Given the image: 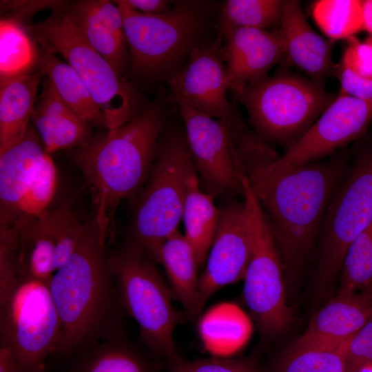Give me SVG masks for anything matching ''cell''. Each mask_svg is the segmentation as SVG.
I'll use <instances>...</instances> for the list:
<instances>
[{
  "label": "cell",
  "mask_w": 372,
  "mask_h": 372,
  "mask_svg": "<svg viewBox=\"0 0 372 372\" xmlns=\"http://www.w3.org/2000/svg\"><path fill=\"white\" fill-rule=\"evenodd\" d=\"M105 246L95 219L83 223L74 251L50 282L62 326L55 355L61 360H70L124 332V311Z\"/></svg>",
  "instance_id": "obj_1"
},
{
  "label": "cell",
  "mask_w": 372,
  "mask_h": 372,
  "mask_svg": "<svg viewBox=\"0 0 372 372\" xmlns=\"http://www.w3.org/2000/svg\"><path fill=\"white\" fill-rule=\"evenodd\" d=\"M167 118L163 106L147 103L125 124L97 134L72 154L92 193L94 219L106 242L114 236L118 205L147 180Z\"/></svg>",
  "instance_id": "obj_2"
},
{
  "label": "cell",
  "mask_w": 372,
  "mask_h": 372,
  "mask_svg": "<svg viewBox=\"0 0 372 372\" xmlns=\"http://www.w3.org/2000/svg\"><path fill=\"white\" fill-rule=\"evenodd\" d=\"M348 169L342 154L271 179H249L278 246L284 270L297 271L319 234L330 198Z\"/></svg>",
  "instance_id": "obj_3"
},
{
  "label": "cell",
  "mask_w": 372,
  "mask_h": 372,
  "mask_svg": "<svg viewBox=\"0 0 372 372\" xmlns=\"http://www.w3.org/2000/svg\"><path fill=\"white\" fill-rule=\"evenodd\" d=\"M122 308L136 323L149 353L165 362L180 355L174 331L180 314L156 262L131 239L107 253Z\"/></svg>",
  "instance_id": "obj_4"
},
{
  "label": "cell",
  "mask_w": 372,
  "mask_h": 372,
  "mask_svg": "<svg viewBox=\"0 0 372 372\" xmlns=\"http://www.w3.org/2000/svg\"><path fill=\"white\" fill-rule=\"evenodd\" d=\"M27 28L41 49L59 54L76 72L104 114L107 130L125 124L147 104L136 87L118 76L83 38L68 3Z\"/></svg>",
  "instance_id": "obj_5"
},
{
  "label": "cell",
  "mask_w": 372,
  "mask_h": 372,
  "mask_svg": "<svg viewBox=\"0 0 372 372\" xmlns=\"http://www.w3.org/2000/svg\"><path fill=\"white\" fill-rule=\"evenodd\" d=\"M196 176L185 136L167 134L158 144L131 227L130 239L156 263L161 247L178 230L189 184Z\"/></svg>",
  "instance_id": "obj_6"
},
{
  "label": "cell",
  "mask_w": 372,
  "mask_h": 372,
  "mask_svg": "<svg viewBox=\"0 0 372 372\" xmlns=\"http://www.w3.org/2000/svg\"><path fill=\"white\" fill-rule=\"evenodd\" d=\"M236 94L258 134L288 147L337 96L327 92L322 82L288 72L267 76Z\"/></svg>",
  "instance_id": "obj_7"
},
{
  "label": "cell",
  "mask_w": 372,
  "mask_h": 372,
  "mask_svg": "<svg viewBox=\"0 0 372 372\" xmlns=\"http://www.w3.org/2000/svg\"><path fill=\"white\" fill-rule=\"evenodd\" d=\"M114 2L123 21L129 68L145 79L167 72L192 50L207 8L203 1H180L164 13L147 14L130 8L123 0Z\"/></svg>",
  "instance_id": "obj_8"
},
{
  "label": "cell",
  "mask_w": 372,
  "mask_h": 372,
  "mask_svg": "<svg viewBox=\"0 0 372 372\" xmlns=\"http://www.w3.org/2000/svg\"><path fill=\"white\" fill-rule=\"evenodd\" d=\"M251 236V254L243 298L261 331L275 335L293 318L287 304L281 254L261 205L247 176L240 175Z\"/></svg>",
  "instance_id": "obj_9"
},
{
  "label": "cell",
  "mask_w": 372,
  "mask_h": 372,
  "mask_svg": "<svg viewBox=\"0 0 372 372\" xmlns=\"http://www.w3.org/2000/svg\"><path fill=\"white\" fill-rule=\"evenodd\" d=\"M49 285L19 279L0 305V347L13 355L24 372H46L47 360L60 344L61 322Z\"/></svg>",
  "instance_id": "obj_10"
},
{
  "label": "cell",
  "mask_w": 372,
  "mask_h": 372,
  "mask_svg": "<svg viewBox=\"0 0 372 372\" xmlns=\"http://www.w3.org/2000/svg\"><path fill=\"white\" fill-rule=\"evenodd\" d=\"M372 222V146L357 157L336 186L319 234L318 273L322 283L340 271L349 247Z\"/></svg>",
  "instance_id": "obj_11"
},
{
  "label": "cell",
  "mask_w": 372,
  "mask_h": 372,
  "mask_svg": "<svg viewBox=\"0 0 372 372\" xmlns=\"http://www.w3.org/2000/svg\"><path fill=\"white\" fill-rule=\"evenodd\" d=\"M19 279L50 284L54 273L68 260L80 238L81 223L62 203L39 214L17 218Z\"/></svg>",
  "instance_id": "obj_12"
},
{
  "label": "cell",
  "mask_w": 372,
  "mask_h": 372,
  "mask_svg": "<svg viewBox=\"0 0 372 372\" xmlns=\"http://www.w3.org/2000/svg\"><path fill=\"white\" fill-rule=\"evenodd\" d=\"M176 102L201 189L214 198L234 193L243 195L240 178L242 173L233 152L228 123L198 112L183 101Z\"/></svg>",
  "instance_id": "obj_13"
},
{
  "label": "cell",
  "mask_w": 372,
  "mask_h": 372,
  "mask_svg": "<svg viewBox=\"0 0 372 372\" xmlns=\"http://www.w3.org/2000/svg\"><path fill=\"white\" fill-rule=\"evenodd\" d=\"M219 209L218 229L199 276L205 304L223 287L244 280L251 258V236L244 202H227Z\"/></svg>",
  "instance_id": "obj_14"
},
{
  "label": "cell",
  "mask_w": 372,
  "mask_h": 372,
  "mask_svg": "<svg viewBox=\"0 0 372 372\" xmlns=\"http://www.w3.org/2000/svg\"><path fill=\"white\" fill-rule=\"evenodd\" d=\"M223 63L219 43L194 47L185 67L167 78L176 101H183L207 116L230 122L234 107L227 97Z\"/></svg>",
  "instance_id": "obj_15"
},
{
  "label": "cell",
  "mask_w": 372,
  "mask_h": 372,
  "mask_svg": "<svg viewBox=\"0 0 372 372\" xmlns=\"http://www.w3.org/2000/svg\"><path fill=\"white\" fill-rule=\"evenodd\" d=\"M220 34L226 83L235 93L267 77L269 70L285 56L279 30L233 28Z\"/></svg>",
  "instance_id": "obj_16"
},
{
  "label": "cell",
  "mask_w": 372,
  "mask_h": 372,
  "mask_svg": "<svg viewBox=\"0 0 372 372\" xmlns=\"http://www.w3.org/2000/svg\"><path fill=\"white\" fill-rule=\"evenodd\" d=\"M49 154L32 125L0 152V228L12 226L21 200Z\"/></svg>",
  "instance_id": "obj_17"
},
{
  "label": "cell",
  "mask_w": 372,
  "mask_h": 372,
  "mask_svg": "<svg viewBox=\"0 0 372 372\" xmlns=\"http://www.w3.org/2000/svg\"><path fill=\"white\" fill-rule=\"evenodd\" d=\"M68 9L83 38L124 77L129 50L117 5L107 0H81L68 3Z\"/></svg>",
  "instance_id": "obj_18"
},
{
  "label": "cell",
  "mask_w": 372,
  "mask_h": 372,
  "mask_svg": "<svg viewBox=\"0 0 372 372\" xmlns=\"http://www.w3.org/2000/svg\"><path fill=\"white\" fill-rule=\"evenodd\" d=\"M372 319V289L340 293L311 319L293 344L337 348Z\"/></svg>",
  "instance_id": "obj_19"
},
{
  "label": "cell",
  "mask_w": 372,
  "mask_h": 372,
  "mask_svg": "<svg viewBox=\"0 0 372 372\" xmlns=\"http://www.w3.org/2000/svg\"><path fill=\"white\" fill-rule=\"evenodd\" d=\"M31 121L48 154L84 147L94 137L92 125L60 97L48 79L43 83Z\"/></svg>",
  "instance_id": "obj_20"
},
{
  "label": "cell",
  "mask_w": 372,
  "mask_h": 372,
  "mask_svg": "<svg viewBox=\"0 0 372 372\" xmlns=\"http://www.w3.org/2000/svg\"><path fill=\"white\" fill-rule=\"evenodd\" d=\"M280 26L287 62L303 70L310 79L322 83L335 68L331 45L313 30L298 1H287Z\"/></svg>",
  "instance_id": "obj_21"
},
{
  "label": "cell",
  "mask_w": 372,
  "mask_h": 372,
  "mask_svg": "<svg viewBox=\"0 0 372 372\" xmlns=\"http://www.w3.org/2000/svg\"><path fill=\"white\" fill-rule=\"evenodd\" d=\"M157 263L165 269L173 297L181 304L189 318H196L205 304L199 289L200 267L192 248L178 230L161 247Z\"/></svg>",
  "instance_id": "obj_22"
},
{
  "label": "cell",
  "mask_w": 372,
  "mask_h": 372,
  "mask_svg": "<svg viewBox=\"0 0 372 372\" xmlns=\"http://www.w3.org/2000/svg\"><path fill=\"white\" fill-rule=\"evenodd\" d=\"M152 357L122 332L70 360L67 372H161Z\"/></svg>",
  "instance_id": "obj_23"
},
{
  "label": "cell",
  "mask_w": 372,
  "mask_h": 372,
  "mask_svg": "<svg viewBox=\"0 0 372 372\" xmlns=\"http://www.w3.org/2000/svg\"><path fill=\"white\" fill-rule=\"evenodd\" d=\"M42 76L38 70L0 81V152L27 131Z\"/></svg>",
  "instance_id": "obj_24"
},
{
  "label": "cell",
  "mask_w": 372,
  "mask_h": 372,
  "mask_svg": "<svg viewBox=\"0 0 372 372\" xmlns=\"http://www.w3.org/2000/svg\"><path fill=\"white\" fill-rule=\"evenodd\" d=\"M39 71L47 76L60 97L92 126L105 127V116L74 69L55 54L40 50Z\"/></svg>",
  "instance_id": "obj_25"
},
{
  "label": "cell",
  "mask_w": 372,
  "mask_h": 372,
  "mask_svg": "<svg viewBox=\"0 0 372 372\" xmlns=\"http://www.w3.org/2000/svg\"><path fill=\"white\" fill-rule=\"evenodd\" d=\"M220 209L214 198L203 192L198 176L191 181L185 201L183 217L187 241L192 248L200 268H203L215 238L219 220Z\"/></svg>",
  "instance_id": "obj_26"
},
{
  "label": "cell",
  "mask_w": 372,
  "mask_h": 372,
  "mask_svg": "<svg viewBox=\"0 0 372 372\" xmlns=\"http://www.w3.org/2000/svg\"><path fill=\"white\" fill-rule=\"evenodd\" d=\"M39 45L27 26L9 17L0 22V79L32 72L40 56Z\"/></svg>",
  "instance_id": "obj_27"
},
{
  "label": "cell",
  "mask_w": 372,
  "mask_h": 372,
  "mask_svg": "<svg viewBox=\"0 0 372 372\" xmlns=\"http://www.w3.org/2000/svg\"><path fill=\"white\" fill-rule=\"evenodd\" d=\"M287 0H228L221 11L219 30L264 29L280 25Z\"/></svg>",
  "instance_id": "obj_28"
},
{
  "label": "cell",
  "mask_w": 372,
  "mask_h": 372,
  "mask_svg": "<svg viewBox=\"0 0 372 372\" xmlns=\"http://www.w3.org/2000/svg\"><path fill=\"white\" fill-rule=\"evenodd\" d=\"M312 15L321 31L333 40L347 39L363 30L361 1H317Z\"/></svg>",
  "instance_id": "obj_29"
},
{
  "label": "cell",
  "mask_w": 372,
  "mask_h": 372,
  "mask_svg": "<svg viewBox=\"0 0 372 372\" xmlns=\"http://www.w3.org/2000/svg\"><path fill=\"white\" fill-rule=\"evenodd\" d=\"M340 271L338 293L372 289V222L349 247Z\"/></svg>",
  "instance_id": "obj_30"
},
{
  "label": "cell",
  "mask_w": 372,
  "mask_h": 372,
  "mask_svg": "<svg viewBox=\"0 0 372 372\" xmlns=\"http://www.w3.org/2000/svg\"><path fill=\"white\" fill-rule=\"evenodd\" d=\"M276 372H347L339 347H301L292 344L281 357Z\"/></svg>",
  "instance_id": "obj_31"
},
{
  "label": "cell",
  "mask_w": 372,
  "mask_h": 372,
  "mask_svg": "<svg viewBox=\"0 0 372 372\" xmlns=\"http://www.w3.org/2000/svg\"><path fill=\"white\" fill-rule=\"evenodd\" d=\"M57 183V169L49 154L30 189L21 200L15 220L20 217L35 215L48 209L54 197Z\"/></svg>",
  "instance_id": "obj_32"
},
{
  "label": "cell",
  "mask_w": 372,
  "mask_h": 372,
  "mask_svg": "<svg viewBox=\"0 0 372 372\" xmlns=\"http://www.w3.org/2000/svg\"><path fill=\"white\" fill-rule=\"evenodd\" d=\"M19 281L17 231L14 227L0 228V305L10 298Z\"/></svg>",
  "instance_id": "obj_33"
},
{
  "label": "cell",
  "mask_w": 372,
  "mask_h": 372,
  "mask_svg": "<svg viewBox=\"0 0 372 372\" xmlns=\"http://www.w3.org/2000/svg\"><path fill=\"white\" fill-rule=\"evenodd\" d=\"M166 363L169 372H258L254 364L247 359L188 360L178 355Z\"/></svg>",
  "instance_id": "obj_34"
},
{
  "label": "cell",
  "mask_w": 372,
  "mask_h": 372,
  "mask_svg": "<svg viewBox=\"0 0 372 372\" xmlns=\"http://www.w3.org/2000/svg\"><path fill=\"white\" fill-rule=\"evenodd\" d=\"M344 356L347 372H358L372 362V319L339 347Z\"/></svg>",
  "instance_id": "obj_35"
},
{
  "label": "cell",
  "mask_w": 372,
  "mask_h": 372,
  "mask_svg": "<svg viewBox=\"0 0 372 372\" xmlns=\"http://www.w3.org/2000/svg\"><path fill=\"white\" fill-rule=\"evenodd\" d=\"M339 64L362 78L371 79L372 37L363 41L355 36L347 39Z\"/></svg>",
  "instance_id": "obj_36"
},
{
  "label": "cell",
  "mask_w": 372,
  "mask_h": 372,
  "mask_svg": "<svg viewBox=\"0 0 372 372\" xmlns=\"http://www.w3.org/2000/svg\"><path fill=\"white\" fill-rule=\"evenodd\" d=\"M333 72L340 81V92L362 100H372V79L362 78L340 64Z\"/></svg>",
  "instance_id": "obj_37"
},
{
  "label": "cell",
  "mask_w": 372,
  "mask_h": 372,
  "mask_svg": "<svg viewBox=\"0 0 372 372\" xmlns=\"http://www.w3.org/2000/svg\"><path fill=\"white\" fill-rule=\"evenodd\" d=\"M130 8L147 14H157L169 10L172 6L165 0H123Z\"/></svg>",
  "instance_id": "obj_38"
},
{
  "label": "cell",
  "mask_w": 372,
  "mask_h": 372,
  "mask_svg": "<svg viewBox=\"0 0 372 372\" xmlns=\"http://www.w3.org/2000/svg\"><path fill=\"white\" fill-rule=\"evenodd\" d=\"M0 372H24L13 355L3 347H0Z\"/></svg>",
  "instance_id": "obj_39"
},
{
  "label": "cell",
  "mask_w": 372,
  "mask_h": 372,
  "mask_svg": "<svg viewBox=\"0 0 372 372\" xmlns=\"http://www.w3.org/2000/svg\"><path fill=\"white\" fill-rule=\"evenodd\" d=\"M363 30L372 37V0L361 1Z\"/></svg>",
  "instance_id": "obj_40"
},
{
  "label": "cell",
  "mask_w": 372,
  "mask_h": 372,
  "mask_svg": "<svg viewBox=\"0 0 372 372\" xmlns=\"http://www.w3.org/2000/svg\"><path fill=\"white\" fill-rule=\"evenodd\" d=\"M358 372H372V362L362 366Z\"/></svg>",
  "instance_id": "obj_41"
}]
</instances>
